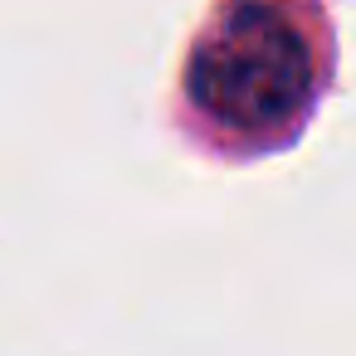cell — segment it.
Returning a JSON list of instances; mask_svg holds the SVG:
<instances>
[{
	"instance_id": "cell-1",
	"label": "cell",
	"mask_w": 356,
	"mask_h": 356,
	"mask_svg": "<svg viewBox=\"0 0 356 356\" xmlns=\"http://www.w3.org/2000/svg\"><path fill=\"white\" fill-rule=\"evenodd\" d=\"M191 103L229 132H278L312 98V59L302 35L268 6L220 10L186 64Z\"/></svg>"
}]
</instances>
